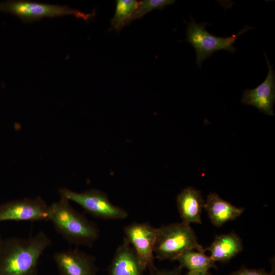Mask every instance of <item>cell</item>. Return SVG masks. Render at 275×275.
Wrapping results in <instances>:
<instances>
[{"instance_id": "5b68a950", "label": "cell", "mask_w": 275, "mask_h": 275, "mask_svg": "<svg viewBox=\"0 0 275 275\" xmlns=\"http://www.w3.org/2000/svg\"><path fill=\"white\" fill-rule=\"evenodd\" d=\"M59 193L60 196L78 204L86 212L95 217L122 220L128 216L126 210L114 205L106 194L96 189L78 193L62 187L59 189Z\"/></svg>"}, {"instance_id": "d6986e66", "label": "cell", "mask_w": 275, "mask_h": 275, "mask_svg": "<svg viewBox=\"0 0 275 275\" xmlns=\"http://www.w3.org/2000/svg\"><path fill=\"white\" fill-rule=\"evenodd\" d=\"M181 270L182 268L179 266L173 269L160 270L155 268L150 270V273L148 275H182Z\"/></svg>"}, {"instance_id": "7c38bea8", "label": "cell", "mask_w": 275, "mask_h": 275, "mask_svg": "<svg viewBox=\"0 0 275 275\" xmlns=\"http://www.w3.org/2000/svg\"><path fill=\"white\" fill-rule=\"evenodd\" d=\"M143 272L133 249L124 238L115 251L107 275H144Z\"/></svg>"}, {"instance_id": "3957f363", "label": "cell", "mask_w": 275, "mask_h": 275, "mask_svg": "<svg viewBox=\"0 0 275 275\" xmlns=\"http://www.w3.org/2000/svg\"><path fill=\"white\" fill-rule=\"evenodd\" d=\"M194 250L206 251L198 243L195 231L189 224L181 222L157 228L153 253L155 258L160 261L176 260L184 252Z\"/></svg>"}, {"instance_id": "52a82bcc", "label": "cell", "mask_w": 275, "mask_h": 275, "mask_svg": "<svg viewBox=\"0 0 275 275\" xmlns=\"http://www.w3.org/2000/svg\"><path fill=\"white\" fill-rule=\"evenodd\" d=\"M157 232V228L148 222H134L124 228V238L133 249L144 271L156 268L153 249Z\"/></svg>"}, {"instance_id": "e0dca14e", "label": "cell", "mask_w": 275, "mask_h": 275, "mask_svg": "<svg viewBox=\"0 0 275 275\" xmlns=\"http://www.w3.org/2000/svg\"><path fill=\"white\" fill-rule=\"evenodd\" d=\"M174 0H144L138 2L135 9L129 20L132 21L142 18L146 14L155 9L162 10L168 5L174 4Z\"/></svg>"}, {"instance_id": "277c9868", "label": "cell", "mask_w": 275, "mask_h": 275, "mask_svg": "<svg viewBox=\"0 0 275 275\" xmlns=\"http://www.w3.org/2000/svg\"><path fill=\"white\" fill-rule=\"evenodd\" d=\"M207 23H198L191 18L187 23L186 39L194 47L196 52V63L199 67L203 61L211 56L213 53L221 49L233 53L236 49L233 44L236 39L245 32L252 30L253 27L245 25L236 34L230 37H217L209 33L205 29Z\"/></svg>"}, {"instance_id": "8992f818", "label": "cell", "mask_w": 275, "mask_h": 275, "mask_svg": "<svg viewBox=\"0 0 275 275\" xmlns=\"http://www.w3.org/2000/svg\"><path fill=\"white\" fill-rule=\"evenodd\" d=\"M0 11L12 14L23 22H32L45 17L72 15L85 20L91 19L92 13L87 14L67 6L29 2L6 1L0 3Z\"/></svg>"}, {"instance_id": "7a4b0ae2", "label": "cell", "mask_w": 275, "mask_h": 275, "mask_svg": "<svg viewBox=\"0 0 275 275\" xmlns=\"http://www.w3.org/2000/svg\"><path fill=\"white\" fill-rule=\"evenodd\" d=\"M49 221L69 243L91 247L99 238L97 225L74 209L65 197L49 206Z\"/></svg>"}, {"instance_id": "2e32d148", "label": "cell", "mask_w": 275, "mask_h": 275, "mask_svg": "<svg viewBox=\"0 0 275 275\" xmlns=\"http://www.w3.org/2000/svg\"><path fill=\"white\" fill-rule=\"evenodd\" d=\"M116 2V11L111 20V25L113 29L120 31L124 25L129 24V20L138 2L134 0H118Z\"/></svg>"}, {"instance_id": "8fae6325", "label": "cell", "mask_w": 275, "mask_h": 275, "mask_svg": "<svg viewBox=\"0 0 275 275\" xmlns=\"http://www.w3.org/2000/svg\"><path fill=\"white\" fill-rule=\"evenodd\" d=\"M176 202L182 222L189 225L202 223L205 201L200 191L192 187H186L177 196Z\"/></svg>"}, {"instance_id": "ba28073f", "label": "cell", "mask_w": 275, "mask_h": 275, "mask_svg": "<svg viewBox=\"0 0 275 275\" xmlns=\"http://www.w3.org/2000/svg\"><path fill=\"white\" fill-rule=\"evenodd\" d=\"M49 206L40 197L0 204V223L4 221H49Z\"/></svg>"}, {"instance_id": "ac0fdd59", "label": "cell", "mask_w": 275, "mask_h": 275, "mask_svg": "<svg viewBox=\"0 0 275 275\" xmlns=\"http://www.w3.org/2000/svg\"><path fill=\"white\" fill-rule=\"evenodd\" d=\"M274 267L270 272H268L263 268H249L243 266L229 275H274Z\"/></svg>"}, {"instance_id": "9c48e42d", "label": "cell", "mask_w": 275, "mask_h": 275, "mask_svg": "<svg viewBox=\"0 0 275 275\" xmlns=\"http://www.w3.org/2000/svg\"><path fill=\"white\" fill-rule=\"evenodd\" d=\"M53 258L61 275H96L94 256L77 249L56 252Z\"/></svg>"}, {"instance_id": "30bf717a", "label": "cell", "mask_w": 275, "mask_h": 275, "mask_svg": "<svg viewBox=\"0 0 275 275\" xmlns=\"http://www.w3.org/2000/svg\"><path fill=\"white\" fill-rule=\"evenodd\" d=\"M265 57L268 68L264 81L253 89H246L243 93L241 102L258 108L261 112L274 115L273 106L275 99V73L266 54Z\"/></svg>"}, {"instance_id": "44dd1931", "label": "cell", "mask_w": 275, "mask_h": 275, "mask_svg": "<svg viewBox=\"0 0 275 275\" xmlns=\"http://www.w3.org/2000/svg\"><path fill=\"white\" fill-rule=\"evenodd\" d=\"M3 239L2 238L1 235H0V246L2 242Z\"/></svg>"}, {"instance_id": "ffe728a7", "label": "cell", "mask_w": 275, "mask_h": 275, "mask_svg": "<svg viewBox=\"0 0 275 275\" xmlns=\"http://www.w3.org/2000/svg\"><path fill=\"white\" fill-rule=\"evenodd\" d=\"M184 275H212L209 270L202 272L187 271Z\"/></svg>"}, {"instance_id": "6da1fadb", "label": "cell", "mask_w": 275, "mask_h": 275, "mask_svg": "<svg viewBox=\"0 0 275 275\" xmlns=\"http://www.w3.org/2000/svg\"><path fill=\"white\" fill-rule=\"evenodd\" d=\"M51 243L42 231L28 238L3 239L0 246V275H37L39 259Z\"/></svg>"}, {"instance_id": "9a60e30c", "label": "cell", "mask_w": 275, "mask_h": 275, "mask_svg": "<svg viewBox=\"0 0 275 275\" xmlns=\"http://www.w3.org/2000/svg\"><path fill=\"white\" fill-rule=\"evenodd\" d=\"M176 260L178 261L180 268H185L188 271L202 272L209 270L212 268H217L215 262L205 252L186 251Z\"/></svg>"}, {"instance_id": "4fadbf2b", "label": "cell", "mask_w": 275, "mask_h": 275, "mask_svg": "<svg viewBox=\"0 0 275 275\" xmlns=\"http://www.w3.org/2000/svg\"><path fill=\"white\" fill-rule=\"evenodd\" d=\"M204 208L211 223L217 227L236 219L245 210L243 207H236L226 201L216 193H210L207 196Z\"/></svg>"}, {"instance_id": "5bb4252c", "label": "cell", "mask_w": 275, "mask_h": 275, "mask_svg": "<svg viewBox=\"0 0 275 275\" xmlns=\"http://www.w3.org/2000/svg\"><path fill=\"white\" fill-rule=\"evenodd\" d=\"M205 251L210 253V257L215 262H227L243 250L242 240L235 232L219 234Z\"/></svg>"}]
</instances>
